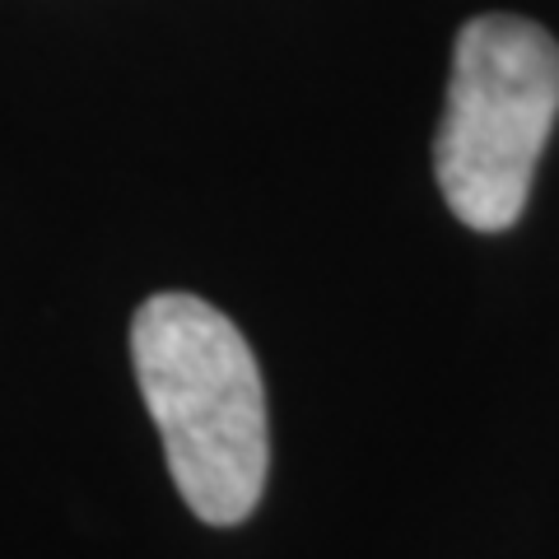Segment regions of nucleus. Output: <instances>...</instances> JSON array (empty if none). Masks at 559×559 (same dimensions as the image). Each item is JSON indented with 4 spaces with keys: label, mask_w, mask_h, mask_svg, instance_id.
Segmentation results:
<instances>
[{
    "label": "nucleus",
    "mask_w": 559,
    "mask_h": 559,
    "mask_svg": "<svg viewBox=\"0 0 559 559\" xmlns=\"http://www.w3.org/2000/svg\"><path fill=\"white\" fill-rule=\"evenodd\" d=\"M559 117V43L518 14H480L452 47L433 178L452 215L499 234L527 210L540 150Z\"/></svg>",
    "instance_id": "obj_2"
},
{
    "label": "nucleus",
    "mask_w": 559,
    "mask_h": 559,
    "mask_svg": "<svg viewBox=\"0 0 559 559\" xmlns=\"http://www.w3.org/2000/svg\"><path fill=\"white\" fill-rule=\"evenodd\" d=\"M131 359L187 509L215 527L242 522L271 462L252 345L197 294H154L131 322Z\"/></svg>",
    "instance_id": "obj_1"
}]
</instances>
